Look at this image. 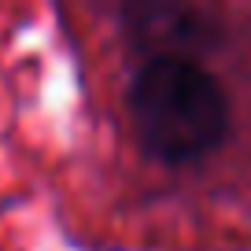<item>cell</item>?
Listing matches in <instances>:
<instances>
[{"label":"cell","mask_w":251,"mask_h":251,"mask_svg":"<svg viewBox=\"0 0 251 251\" xmlns=\"http://www.w3.org/2000/svg\"><path fill=\"white\" fill-rule=\"evenodd\" d=\"M111 118L144 177L188 196L251 185V8H115Z\"/></svg>","instance_id":"cell-1"}]
</instances>
